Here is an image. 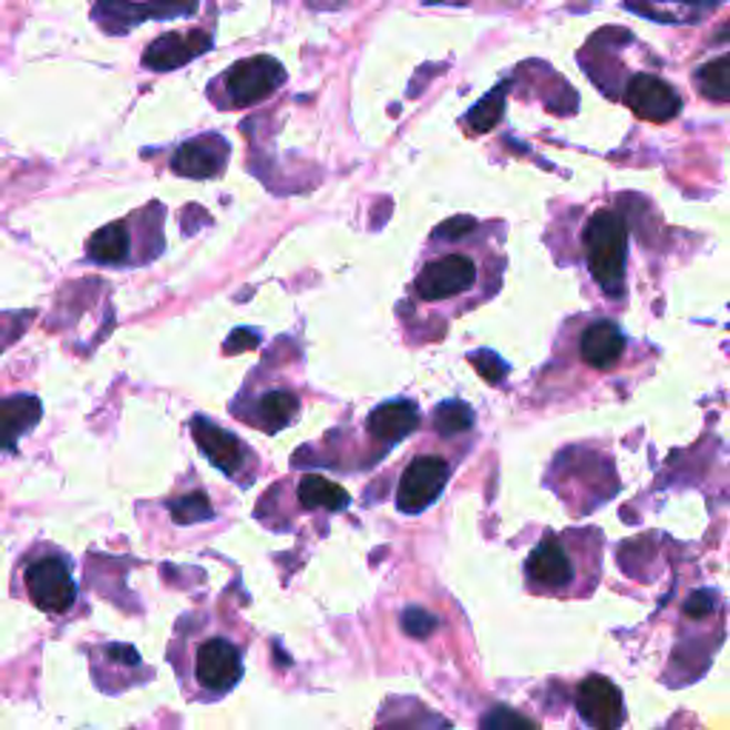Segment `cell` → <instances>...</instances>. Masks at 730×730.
I'll use <instances>...</instances> for the list:
<instances>
[{"instance_id": "cell-1", "label": "cell", "mask_w": 730, "mask_h": 730, "mask_svg": "<svg viewBox=\"0 0 730 730\" xmlns=\"http://www.w3.org/2000/svg\"><path fill=\"white\" fill-rule=\"evenodd\" d=\"M505 237L503 220L474 217H451L431 232L400 306L402 335L411 346L443 340L451 320L496 297L508 268Z\"/></svg>"}, {"instance_id": "cell-2", "label": "cell", "mask_w": 730, "mask_h": 730, "mask_svg": "<svg viewBox=\"0 0 730 730\" xmlns=\"http://www.w3.org/2000/svg\"><path fill=\"white\" fill-rule=\"evenodd\" d=\"M639 366H645L642 346L614 317H568L556 331L534 397L545 405H563L597 389H625L639 377Z\"/></svg>"}, {"instance_id": "cell-3", "label": "cell", "mask_w": 730, "mask_h": 730, "mask_svg": "<svg viewBox=\"0 0 730 730\" xmlns=\"http://www.w3.org/2000/svg\"><path fill=\"white\" fill-rule=\"evenodd\" d=\"M570 263L590 280L594 291L610 306L628 297L630 226L619 206L574 208L570 215Z\"/></svg>"}, {"instance_id": "cell-4", "label": "cell", "mask_w": 730, "mask_h": 730, "mask_svg": "<svg viewBox=\"0 0 730 730\" xmlns=\"http://www.w3.org/2000/svg\"><path fill=\"white\" fill-rule=\"evenodd\" d=\"M605 534L588 528L545 531L525 559V588L536 597H588L603 576Z\"/></svg>"}, {"instance_id": "cell-5", "label": "cell", "mask_w": 730, "mask_h": 730, "mask_svg": "<svg viewBox=\"0 0 730 730\" xmlns=\"http://www.w3.org/2000/svg\"><path fill=\"white\" fill-rule=\"evenodd\" d=\"M166 206L148 203L126 220L97 228L86 243V257L97 266H146L163 251Z\"/></svg>"}, {"instance_id": "cell-6", "label": "cell", "mask_w": 730, "mask_h": 730, "mask_svg": "<svg viewBox=\"0 0 730 730\" xmlns=\"http://www.w3.org/2000/svg\"><path fill=\"white\" fill-rule=\"evenodd\" d=\"M302 400L295 382L286 380L268 362L251 371L243 382L240 394L232 402V417L263 434H277L300 417Z\"/></svg>"}, {"instance_id": "cell-7", "label": "cell", "mask_w": 730, "mask_h": 730, "mask_svg": "<svg viewBox=\"0 0 730 730\" xmlns=\"http://www.w3.org/2000/svg\"><path fill=\"white\" fill-rule=\"evenodd\" d=\"M282 83H286V69L275 58L260 54V58L237 61L220 78H215L208 86V97L220 109H246L251 103L266 101Z\"/></svg>"}, {"instance_id": "cell-8", "label": "cell", "mask_w": 730, "mask_h": 730, "mask_svg": "<svg viewBox=\"0 0 730 730\" xmlns=\"http://www.w3.org/2000/svg\"><path fill=\"white\" fill-rule=\"evenodd\" d=\"M192 677L206 697H223L243 679V650L226 634L203 630L192 650Z\"/></svg>"}, {"instance_id": "cell-9", "label": "cell", "mask_w": 730, "mask_h": 730, "mask_svg": "<svg viewBox=\"0 0 730 730\" xmlns=\"http://www.w3.org/2000/svg\"><path fill=\"white\" fill-rule=\"evenodd\" d=\"M451 469H454L451 460L440 454L411 456V463L402 469L400 483H397V511L422 514L425 508H431L449 485Z\"/></svg>"}, {"instance_id": "cell-10", "label": "cell", "mask_w": 730, "mask_h": 730, "mask_svg": "<svg viewBox=\"0 0 730 730\" xmlns=\"http://www.w3.org/2000/svg\"><path fill=\"white\" fill-rule=\"evenodd\" d=\"M192 434H195L197 449L208 456V463L215 465V469L232 476L237 485L251 483V476L257 474V454L243 440L223 431L217 422L206 420V417L192 420Z\"/></svg>"}, {"instance_id": "cell-11", "label": "cell", "mask_w": 730, "mask_h": 730, "mask_svg": "<svg viewBox=\"0 0 730 730\" xmlns=\"http://www.w3.org/2000/svg\"><path fill=\"white\" fill-rule=\"evenodd\" d=\"M27 590L29 599L47 614H66L78 599V585L72 579V570L63 556H41L27 568Z\"/></svg>"}, {"instance_id": "cell-12", "label": "cell", "mask_w": 730, "mask_h": 730, "mask_svg": "<svg viewBox=\"0 0 730 730\" xmlns=\"http://www.w3.org/2000/svg\"><path fill=\"white\" fill-rule=\"evenodd\" d=\"M576 710L590 730H619L625 719L623 693L610 679L588 677L576 688Z\"/></svg>"}, {"instance_id": "cell-13", "label": "cell", "mask_w": 730, "mask_h": 730, "mask_svg": "<svg viewBox=\"0 0 730 730\" xmlns=\"http://www.w3.org/2000/svg\"><path fill=\"white\" fill-rule=\"evenodd\" d=\"M623 103L634 114L645 117V121H670L674 114L682 109V97L677 94V89L670 86L668 81L657 78V74L639 72L628 81L623 92Z\"/></svg>"}, {"instance_id": "cell-14", "label": "cell", "mask_w": 730, "mask_h": 730, "mask_svg": "<svg viewBox=\"0 0 730 730\" xmlns=\"http://www.w3.org/2000/svg\"><path fill=\"white\" fill-rule=\"evenodd\" d=\"M228 143L220 134H201L195 141L183 143L172 155V172L181 177H217L226 168Z\"/></svg>"}, {"instance_id": "cell-15", "label": "cell", "mask_w": 730, "mask_h": 730, "mask_svg": "<svg viewBox=\"0 0 730 730\" xmlns=\"http://www.w3.org/2000/svg\"><path fill=\"white\" fill-rule=\"evenodd\" d=\"M366 429H369V436L377 443V454H380V451L405 440L411 431L420 429V409H417V402L409 400L382 402L366 417Z\"/></svg>"}, {"instance_id": "cell-16", "label": "cell", "mask_w": 730, "mask_h": 730, "mask_svg": "<svg viewBox=\"0 0 730 730\" xmlns=\"http://www.w3.org/2000/svg\"><path fill=\"white\" fill-rule=\"evenodd\" d=\"M291 496H295V508L300 514L315 516H335L349 508L351 496L342 485L331 483L322 474H302L297 476V483L291 485Z\"/></svg>"}, {"instance_id": "cell-17", "label": "cell", "mask_w": 730, "mask_h": 730, "mask_svg": "<svg viewBox=\"0 0 730 730\" xmlns=\"http://www.w3.org/2000/svg\"><path fill=\"white\" fill-rule=\"evenodd\" d=\"M43 405L38 397L32 394H14L0 400V451L7 454H18V443L21 436L41 422Z\"/></svg>"}, {"instance_id": "cell-18", "label": "cell", "mask_w": 730, "mask_h": 730, "mask_svg": "<svg viewBox=\"0 0 730 730\" xmlns=\"http://www.w3.org/2000/svg\"><path fill=\"white\" fill-rule=\"evenodd\" d=\"M728 61L724 58H719V61L708 63V66H702L697 72V83L699 89H702V94H708V97H713V101L724 103L728 101Z\"/></svg>"}, {"instance_id": "cell-19", "label": "cell", "mask_w": 730, "mask_h": 730, "mask_svg": "<svg viewBox=\"0 0 730 730\" xmlns=\"http://www.w3.org/2000/svg\"><path fill=\"white\" fill-rule=\"evenodd\" d=\"M168 508H172L175 523H181V525L201 523V520H212V516H215V511H212V505H208V496H203V494L183 496V500H175V503L168 505Z\"/></svg>"}, {"instance_id": "cell-20", "label": "cell", "mask_w": 730, "mask_h": 730, "mask_svg": "<svg viewBox=\"0 0 730 730\" xmlns=\"http://www.w3.org/2000/svg\"><path fill=\"white\" fill-rule=\"evenodd\" d=\"M480 730H539L528 717H523L520 710L508 708V705H496L485 713L483 728Z\"/></svg>"}, {"instance_id": "cell-21", "label": "cell", "mask_w": 730, "mask_h": 730, "mask_svg": "<svg viewBox=\"0 0 730 730\" xmlns=\"http://www.w3.org/2000/svg\"><path fill=\"white\" fill-rule=\"evenodd\" d=\"M402 628L409 630L411 637L422 639V637H429L431 630L436 628V617H431V614H425V610H420V608H409L405 614H402Z\"/></svg>"}]
</instances>
